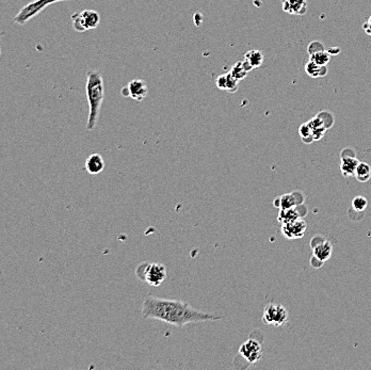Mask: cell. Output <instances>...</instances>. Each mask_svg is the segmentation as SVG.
Masks as SVG:
<instances>
[{"label": "cell", "instance_id": "1", "mask_svg": "<svg viewBox=\"0 0 371 370\" xmlns=\"http://www.w3.org/2000/svg\"><path fill=\"white\" fill-rule=\"evenodd\" d=\"M142 317L144 319L160 320L177 328L193 322L217 321L222 316L198 311L187 302L170 300L154 296H148L142 304Z\"/></svg>", "mask_w": 371, "mask_h": 370}, {"label": "cell", "instance_id": "2", "mask_svg": "<svg viewBox=\"0 0 371 370\" xmlns=\"http://www.w3.org/2000/svg\"><path fill=\"white\" fill-rule=\"evenodd\" d=\"M85 93L89 103V118L87 123V129L93 130L96 127L99 118V112L103 102V89L102 76L98 70H91L87 74V83H85Z\"/></svg>", "mask_w": 371, "mask_h": 370}, {"label": "cell", "instance_id": "3", "mask_svg": "<svg viewBox=\"0 0 371 370\" xmlns=\"http://www.w3.org/2000/svg\"><path fill=\"white\" fill-rule=\"evenodd\" d=\"M263 341L264 334L261 331H255L250 335L249 339L244 341L239 348L238 355L235 357V359L243 360L236 367L237 369H246L252 367L263 357Z\"/></svg>", "mask_w": 371, "mask_h": 370}, {"label": "cell", "instance_id": "4", "mask_svg": "<svg viewBox=\"0 0 371 370\" xmlns=\"http://www.w3.org/2000/svg\"><path fill=\"white\" fill-rule=\"evenodd\" d=\"M135 274L143 283L158 287L167 279V267L160 262L142 261L136 267Z\"/></svg>", "mask_w": 371, "mask_h": 370}, {"label": "cell", "instance_id": "5", "mask_svg": "<svg viewBox=\"0 0 371 370\" xmlns=\"http://www.w3.org/2000/svg\"><path fill=\"white\" fill-rule=\"evenodd\" d=\"M62 2H66V0H34L22 8L19 14L14 17V23L17 25L27 24L33 17L44 11L47 7Z\"/></svg>", "mask_w": 371, "mask_h": 370}, {"label": "cell", "instance_id": "6", "mask_svg": "<svg viewBox=\"0 0 371 370\" xmlns=\"http://www.w3.org/2000/svg\"><path fill=\"white\" fill-rule=\"evenodd\" d=\"M289 319V314L286 307L282 304L269 303L265 306L263 322L271 327H282L286 324Z\"/></svg>", "mask_w": 371, "mask_h": 370}, {"label": "cell", "instance_id": "7", "mask_svg": "<svg viewBox=\"0 0 371 370\" xmlns=\"http://www.w3.org/2000/svg\"><path fill=\"white\" fill-rule=\"evenodd\" d=\"M359 161L355 152L352 148L346 147L340 153V172L343 177H352L355 175Z\"/></svg>", "mask_w": 371, "mask_h": 370}, {"label": "cell", "instance_id": "8", "mask_svg": "<svg viewBox=\"0 0 371 370\" xmlns=\"http://www.w3.org/2000/svg\"><path fill=\"white\" fill-rule=\"evenodd\" d=\"M305 203V195L300 190H295L290 193H285L283 196L275 198L273 205L279 209H287L303 205Z\"/></svg>", "mask_w": 371, "mask_h": 370}, {"label": "cell", "instance_id": "9", "mask_svg": "<svg viewBox=\"0 0 371 370\" xmlns=\"http://www.w3.org/2000/svg\"><path fill=\"white\" fill-rule=\"evenodd\" d=\"M124 98H129L137 102L143 101L148 95V85L142 79H134L120 91Z\"/></svg>", "mask_w": 371, "mask_h": 370}, {"label": "cell", "instance_id": "10", "mask_svg": "<svg viewBox=\"0 0 371 370\" xmlns=\"http://www.w3.org/2000/svg\"><path fill=\"white\" fill-rule=\"evenodd\" d=\"M307 224L304 219H299L297 221L282 225V234L287 239H300L304 236Z\"/></svg>", "mask_w": 371, "mask_h": 370}, {"label": "cell", "instance_id": "11", "mask_svg": "<svg viewBox=\"0 0 371 370\" xmlns=\"http://www.w3.org/2000/svg\"><path fill=\"white\" fill-rule=\"evenodd\" d=\"M307 215V208L303 205H300L297 207L287 208V209H280L278 221L283 225L291 223L293 221H297L299 219H303Z\"/></svg>", "mask_w": 371, "mask_h": 370}, {"label": "cell", "instance_id": "12", "mask_svg": "<svg viewBox=\"0 0 371 370\" xmlns=\"http://www.w3.org/2000/svg\"><path fill=\"white\" fill-rule=\"evenodd\" d=\"M285 12L295 15H303L307 11V0H281Z\"/></svg>", "mask_w": 371, "mask_h": 370}, {"label": "cell", "instance_id": "13", "mask_svg": "<svg viewBox=\"0 0 371 370\" xmlns=\"http://www.w3.org/2000/svg\"><path fill=\"white\" fill-rule=\"evenodd\" d=\"M105 169V161L100 154H91L85 160V170L91 175H97Z\"/></svg>", "mask_w": 371, "mask_h": 370}, {"label": "cell", "instance_id": "14", "mask_svg": "<svg viewBox=\"0 0 371 370\" xmlns=\"http://www.w3.org/2000/svg\"><path fill=\"white\" fill-rule=\"evenodd\" d=\"M313 249V255L316 256L317 258L320 259L321 261L325 262L329 260L332 257L333 254V244L332 242L327 241V240H323L320 243L316 244Z\"/></svg>", "mask_w": 371, "mask_h": 370}, {"label": "cell", "instance_id": "15", "mask_svg": "<svg viewBox=\"0 0 371 370\" xmlns=\"http://www.w3.org/2000/svg\"><path fill=\"white\" fill-rule=\"evenodd\" d=\"M215 84H217V86L220 90H225V91L234 93L238 89L239 80L232 76L230 73H228L225 75L219 76L217 78V81H215Z\"/></svg>", "mask_w": 371, "mask_h": 370}, {"label": "cell", "instance_id": "16", "mask_svg": "<svg viewBox=\"0 0 371 370\" xmlns=\"http://www.w3.org/2000/svg\"><path fill=\"white\" fill-rule=\"evenodd\" d=\"M368 206V200L363 196H357L353 198L351 202V208L349 209L348 214H355L364 217V213Z\"/></svg>", "mask_w": 371, "mask_h": 370}, {"label": "cell", "instance_id": "17", "mask_svg": "<svg viewBox=\"0 0 371 370\" xmlns=\"http://www.w3.org/2000/svg\"><path fill=\"white\" fill-rule=\"evenodd\" d=\"M253 69L252 65L250 64L246 60L242 61V62H237L230 69V74L234 76L238 80H242L243 78L246 77L249 72H251Z\"/></svg>", "mask_w": 371, "mask_h": 370}, {"label": "cell", "instance_id": "18", "mask_svg": "<svg viewBox=\"0 0 371 370\" xmlns=\"http://www.w3.org/2000/svg\"><path fill=\"white\" fill-rule=\"evenodd\" d=\"M81 15L83 17L85 27H87L88 30L95 29L98 27V25L100 23V16L96 11L84 10L81 12Z\"/></svg>", "mask_w": 371, "mask_h": 370}, {"label": "cell", "instance_id": "19", "mask_svg": "<svg viewBox=\"0 0 371 370\" xmlns=\"http://www.w3.org/2000/svg\"><path fill=\"white\" fill-rule=\"evenodd\" d=\"M305 73L312 78H321L326 76L327 74V67L318 65L313 61H308V63L305 65Z\"/></svg>", "mask_w": 371, "mask_h": 370}, {"label": "cell", "instance_id": "20", "mask_svg": "<svg viewBox=\"0 0 371 370\" xmlns=\"http://www.w3.org/2000/svg\"><path fill=\"white\" fill-rule=\"evenodd\" d=\"M331 54L329 51H326L325 49H320L312 52L309 54V60L313 61L316 64L321 65V66H326L327 63L330 62L331 60Z\"/></svg>", "mask_w": 371, "mask_h": 370}, {"label": "cell", "instance_id": "21", "mask_svg": "<svg viewBox=\"0 0 371 370\" xmlns=\"http://www.w3.org/2000/svg\"><path fill=\"white\" fill-rule=\"evenodd\" d=\"M354 177L359 182H367L371 178V168H370V165L368 163H366V162L359 161V163L357 165V169L355 171Z\"/></svg>", "mask_w": 371, "mask_h": 370}, {"label": "cell", "instance_id": "22", "mask_svg": "<svg viewBox=\"0 0 371 370\" xmlns=\"http://www.w3.org/2000/svg\"><path fill=\"white\" fill-rule=\"evenodd\" d=\"M245 60L248 62L252 65L253 68H257L262 66V64L264 63V59L265 56L261 50H250L245 54Z\"/></svg>", "mask_w": 371, "mask_h": 370}, {"label": "cell", "instance_id": "23", "mask_svg": "<svg viewBox=\"0 0 371 370\" xmlns=\"http://www.w3.org/2000/svg\"><path fill=\"white\" fill-rule=\"evenodd\" d=\"M299 135L302 139V141H303L304 143L306 144H310L314 142V137H313V129L312 127H310L308 125V123H304V124H302L300 127H299Z\"/></svg>", "mask_w": 371, "mask_h": 370}, {"label": "cell", "instance_id": "24", "mask_svg": "<svg viewBox=\"0 0 371 370\" xmlns=\"http://www.w3.org/2000/svg\"><path fill=\"white\" fill-rule=\"evenodd\" d=\"M72 22H73V27H74L75 31H77V32L88 31L87 27H85V24H84V21H83V17L81 15V12L80 13H75L72 16Z\"/></svg>", "mask_w": 371, "mask_h": 370}, {"label": "cell", "instance_id": "25", "mask_svg": "<svg viewBox=\"0 0 371 370\" xmlns=\"http://www.w3.org/2000/svg\"><path fill=\"white\" fill-rule=\"evenodd\" d=\"M318 116L322 119L325 128L329 129L334 125V117H333V114L331 112L321 111V112L318 113Z\"/></svg>", "mask_w": 371, "mask_h": 370}, {"label": "cell", "instance_id": "26", "mask_svg": "<svg viewBox=\"0 0 371 370\" xmlns=\"http://www.w3.org/2000/svg\"><path fill=\"white\" fill-rule=\"evenodd\" d=\"M326 128L325 127H320V128H316L313 129V137L315 141H319L320 139H322L324 137V135L326 134Z\"/></svg>", "mask_w": 371, "mask_h": 370}, {"label": "cell", "instance_id": "27", "mask_svg": "<svg viewBox=\"0 0 371 370\" xmlns=\"http://www.w3.org/2000/svg\"><path fill=\"white\" fill-rule=\"evenodd\" d=\"M320 49H324L323 48V45L320 43V42H312L309 44L308 46V52L309 54H312V52L314 51H317V50H320Z\"/></svg>", "mask_w": 371, "mask_h": 370}, {"label": "cell", "instance_id": "28", "mask_svg": "<svg viewBox=\"0 0 371 370\" xmlns=\"http://www.w3.org/2000/svg\"><path fill=\"white\" fill-rule=\"evenodd\" d=\"M323 261H321L319 258H317L316 256H312V258H310V265H312V267L314 269H320L322 266H323Z\"/></svg>", "mask_w": 371, "mask_h": 370}, {"label": "cell", "instance_id": "29", "mask_svg": "<svg viewBox=\"0 0 371 370\" xmlns=\"http://www.w3.org/2000/svg\"><path fill=\"white\" fill-rule=\"evenodd\" d=\"M363 28H364L365 32H366L367 34H369L370 37H371V24H369L368 22H366V23L363 25Z\"/></svg>", "mask_w": 371, "mask_h": 370}, {"label": "cell", "instance_id": "30", "mask_svg": "<svg viewBox=\"0 0 371 370\" xmlns=\"http://www.w3.org/2000/svg\"><path fill=\"white\" fill-rule=\"evenodd\" d=\"M367 22H368V23H369V24H371V16H370V17H369V20H368V21H367Z\"/></svg>", "mask_w": 371, "mask_h": 370}]
</instances>
